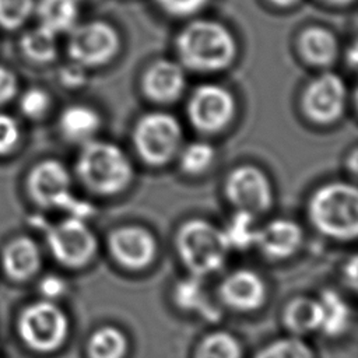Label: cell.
<instances>
[{
    "mask_svg": "<svg viewBox=\"0 0 358 358\" xmlns=\"http://www.w3.org/2000/svg\"><path fill=\"white\" fill-rule=\"evenodd\" d=\"M175 52L185 70L211 74L234 64L238 56V42L222 22L196 18L189 21L176 35Z\"/></svg>",
    "mask_w": 358,
    "mask_h": 358,
    "instance_id": "6da1fadb",
    "label": "cell"
},
{
    "mask_svg": "<svg viewBox=\"0 0 358 358\" xmlns=\"http://www.w3.org/2000/svg\"><path fill=\"white\" fill-rule=\"evenodd\" d=\"M74 172L88 192L102 197L120 194L134 178L133 164L124 150L112 141L98 138L81 144Z\"/></svg>",
    "mask_w": 358,
    "mask_h": 358,
    "instance_id": "7a4b0ae2",
    "label": "cell"
},
{
    "mask_svg": "<svg viewBox=\"0 0 358 358\" xmlns=\"http://www.w3.org/2000/svg\"><path fill=\"white\" fill-rule=\"evenodd\" d=\"M308 217L323 235L337 241H354L358 234V192L347 182L319 186L308 201Z\"/></svg>",
    "mask_w": 358,
    "mask_h": 358,
    "instance_id": "3957f363",
    "label": "cell"
},
{
    "mask_svg": "<svg viewBox=\"0 0 358 358\" xmlns=\"http://www.w3.org/2000/svg\"><path fill=\"white\" fill-rule=\"evenodd\" d=\"M175 248L183 266L196 277L218 271L231 250L224 229L203 218L187 220L178 228Z\"/></svg>",
    "mask_w": 358,
    "mask_h": 358,
    "instance_id": "277c9868",
    "label": "cell"
},
{
    "mask_svg": "<svg viewBox=\"0 0 358 358\" xmlns=\"http://www.w3.org/2000/svg\"><path fill=\"white\" fill-rule=\"evenodd\" d=\"M24 186L28 199L42 210H67L70 215L84 218L91 207L78 201L71 192V175L56 158L34 162L25 173Z\"/></svg>",
    "mask_w": 358,
    "mask_h": 358,
    "instance_id": "5b68a950",
    "label": "cell"
},
{
    "mask_svg": "<svg viewBox=\"0 0 358 358\" xmlns=\"http://www.w3.org/2000/svg\"><path fill=\"white\" fill-rule=\"evenodd\" d=\"M15 330L28 350L36 354H52L67 341L70 320L56 301L39 298L20 310Z\"/></svg>",
    "mask_w": 358,
    "mask_h": 358,
    "instance_id": "8992f818",
    "label": "cell"
},
{
    "mask_svg": "<svg viewBox=\"0 0 358 358\" xmlns=\"http://www.w3.org/2000/svg\"><path fill=\"white\" fill-rule=\"evenodd\" d=\"M131 140L143 162L150 166H164L178 157L183 145V130L172 113L151 110L137 119Z\"/></svg>",
    "mask_w": 358,
    "mask_h": 358,
    "instance_id": "52a82bcc",
    "label": "cell"
},
{
    "mask_svg": "<svg viewBox=\"0 0 358 358\" xmlns=\"http://www.w3.org/2000/svg\"><path fill=\"white\" fill-rule=\"evenodd\" d=\"M46 246L52 257L66 268H83L98 252V239L84 218L69 215L46 228Z\"/></svg>",
    "mask_w": 358,
    "mask_h": 358,
    "instance_id": "ba28073f",
    "label": "cell"
},
{
    "mask_svg": "<svg viewBox=\"0 0 358 358\" xmlns=\"http://www.w3.org/2000/svg\"><path fill=\"white\" fill-rule=\"evenodd\" d=\"M120 46V35L108 21L77 22L67 32L66 52L69 59L87 69L108 64L116 57Z\"/></svg>",
    "mask_w": 358,
    "mask_h": 358,
    "instance_id": "9c48e42d",
    "label": "cell"
},
{
    "mask_svg": "<svg viewBox=\"0 0 358 358\" xmlns=\"http://www.w3.org/2000/svg\"><path fill=\"white\" fill-rule=\"evenodd\" d=\"M236 101L232 92L214 83L197 85L187 98L186 116L199 133L217 134L234 120Z\"/></svg>",
    "mask_w": 358,
    "mask_h": 358,
    "instance_id": "30bf717a",
    "label": "cell"
},
{
    "mask_svg": "<svg viewBox=\"0 0 358 358\" xmlns=\"http://www.w3.org/2000/svg\"><path fill=\"white\" fill-rule=\"evenodd\" d=\"M348 91L341 76L323 71L313 77L301 94V109L313 123L327 126L338 122L345 112Z\"/></svg>",
    "mask_w": 358,
    "mask_h": 358,
    "instance_id": "8fae6325",
    "label": "cell"
},
{
    "mask_svg": "<svg viewBox=\"0 0 358 358\" xmlns=\"http://www.w3.org/2000/svg\"><path fill=\"white\" fill-rule=\"evenodd\" d=\"M224 194L236 210L252 215L268 211L274 201L268 176L253 164H241L228 172L224 180Z\"/></svg>",
    "mask_w": 358,
    "mask_h": 358,
    "instance_id": "7c38bea8",
    "label": "cell"
},
{
    "mask_svg": "<svg viewBox=\"0 0 358 358\" xmlns=\"http://www.w3.org/2000/svg\"><path fill=\"white\" fill-rule=\"evenodd\" d=\"M108 249L120 266L143 270L155 260L158 246L154 235L144 227L124 225L109 234Z\"/></svg>",
    "mask_w": 358,
    "mask_h": 358,
    "instance_id": "4fadbf2b",
    "label": "cell"
},
{
    "mask_svg": "<svg viewBox=\"0 0 358 358\" xmlns=\"http://www.w3.org/2000/svg\"><path fill=\"white\" fill-rule=\"evenodd\" d=\"M187 85L186 70L178 60L157 59L151 62L141 76L144 96L159 105L176 102Z\"/></svg>",
    "mask_w": 358,
    "mask_h": 358,
    "instance_id": "5bb4252c",
    "label": "cell"
},
{
    "mask_svg": "<svg viewBox=\"0 0 358 358\" xmlns=\"http://www.w3.org/2000/svg\"><path fill=\"white\" fill-rule=\"evenodd\" d=\"M42 267V248L29 235L13 236L0 250V270L13 282L21 284L34 280Z\"/></svg>",
    "mask_w": 358,
    "mask_h": 358,
    "instance_id": "9a60e30c",
    "label": "cell"
},
{
    "mask_svg": "<svg viewBox=\"0 0 358 358\" xmlns=\"http://www.w3.org/2000/svg\"><path fill=\"white\" fill-rule=\"evenodd\" d=\"M222 302L238 312H253L267 299V285L263 277L250 268H238L225 275L218 287Z\"/></svg>",
    "mask_w": 358,
    "mask_h": 358,
    "instance_id": "2e32d148",
    "label": "cell"
},
{
    "mask_svg": "<svg viewBox=\"0 0 358 358\" xmlns=\"http://www.w3.org/2000/svg\"><path fill=\"white\" fill-rule=\"evenodd\" d=\"M303 231L301 225L288 218H274L257 228L255 245L270 259H288L302 246Z\"/></svg>",
    "mask_w": 358,
    "mask_h": 358,
    "instance_id": "e0dca14e",
    "label": "cell"
},
{
    "mask_svg": "<svg viewBox=\"0 0 358 358\" xmlns=\"http://www.w3.org/2000/svg\"><path fill=\"white\" fill-rule=\"evenodd\" d=\"M101 124L99 112L85 103L67 105L57 117L59 133L70 143L84 144L95 138Z\"/></svg>",
    "mask_w": 358,
    "mask_h": 358,
    "instance_id": "ac0fdd59",
    "label": "cell"
},
{
    "mask_svg": "<svg viewBox=\"0 0 358 358\" xmlns=\"http://www.w3.org/2000/svg\"><path fill=\"white\" fill-rule=\"evenodd\" d=\"M298 52L303 62L315 67H329L338 56V39L324 27H308L298 36Z\"/></svg>",
    "mask_w": 358,
    "mask_h": 358,
    "instance_id": "d6986e66",
    "label": "cell"
},
{
    "mask_svg": "<svg viewBox=\"0 0 358 358\" xmlns=\"http://www.w3.org/2000/svg\"><path fill=\"white\" fill-rule=\"evenodd\" d=\"M57 36L59 35L42 27L41 24L22 28V32L18 38L20 55L31 64H50L59 55Z\"/></svg>",
    "mask_w": 358,
    "mask_h": 358,
    "instance_id": "ffe728a7",
    "label": "cell"
},
{
    "mask_svg": "<svg viewBox=\"0 0 358 358\" xmlns=\"http://www.w3.org/2000/svg\"><path fill=\"white\" fill-rule=\"evenodd\" d=\"M78 0H35L38 24L56 35L67 34L78 22Z\"/></svg>",
    "mask_w": 358,
    "mask_h": 358,
    "instance_id": "44dd1931",
    "label": "cell"
},
{
    "mask_svg": "<svg viewBox=\"0 0 358 358\" xmlns=\"http://www.w3.org/2000/svg\"><path fill=\"white\" fill-rule=\"evenodd\" d=\"M320 303L317 298L296 296L284 308L282 320L292 336H306L319 331L320 327Z\"/></svg>",
    "mask_w": 358,
    "mask_h": 358,
    "instance_id": "7402d4cb",
    "label": "cell"
},
{
    "mask_svg": "<svg viewBox=\"0 0 358 358\" xmlns=\"http://www.w3.org/2000/svg\"><path fill=\"white\" fill-rule=\"evenodd\" d=\"M317 299L322 313L319 331L327 337L343 336L352 322V312L348 302L331 289L323 291Z\"/></svg>",
    "mask_w": 358,
    "mask_h": 358,
    "instance_id": "603a6c76",
    "label": "cell"
},
{
    "mask_svg": "<svg viewBox=\"0 0 358 358\" xmlns=\"http://www.w3.org/2000/svg\"><path fill=\"white\" fill-rule=\"evenodd\" d=\"M129 350L126 334L115 326L96 329L87 341L88 358H124Z\"/></svg>",
    "mask_w": 358,
    "mask_h": 358,
    "instance_id": "cb8c5ba5",
    "label": "cell"
},
{
    "mask_svg": "<svg viewBox=\"0 0 358 358\" xmlns=\"http://www.w3.org/2000/svg\"><path fill=\"white\" fill-rule=\"evenodd\" d=\"M199 278L200 277L192 275L190 278L180 281L173 291L175 301L185 310L199 312L204 317L214 319L217 317L218 312L210 302L207 291L204 289Z\"/></svg>",
    "mask_w": 358,
    "mask_h": 358,
    "instance_id": "d4e9b609",
    "label": "cell"
},
{
    "mask_svg": "<svg viewBox=\"0 0 358 358\" xmlns=\"http://www.w3.org/2000/svg\"><path fill=\"white\" fill-rule=\"evenodd\" d=\"M241 341L229 331L215 330L206 334L197 348L194 358H242Z\"/></svg>",
    "mask_w": 358,
    "mask_h": 358,
    "instance_id": "484cf974",
    "label": "cell"
},
{
    "mask_svg": "<svg viewBox=\"0 0 358 358\" xmlns=\"http://www.w3.org/2000/svg\"><path fill=\"white\" fill-rule=\"evenodd\" d=\"M215 148L207 141H192L182 145L178 152L180 169L190 176H199L207 172L215 161Z\"/></svg>",
    "mask_w": 358,
    "mask_h": 358,
    "instance_id": "4316f807",
    "label": "cell"
},
{
    "mask_svg": "<svg viewBox=\"0 0 358 358\" xmlns=\"http://www.w3.org/2000/svg\"><path fill=\"white\" fill-rule=\"evenodd\" d=\"M253 358H315V352L302 337L291 334L270 341Z\"/></svg>",
    "mask_w": 358,
    "mask_h": 358,
    "instance_id": "83f0119b",
    "label": "cell"
},
{
    "mask_svg": "<svg viewBox=\"0 0 358 358\" xmlns=\"http://www.w3.org/2000/svg\"><path fill=\"white\" fill-rule=\"evenodd\" d=\"M15 101L20 113L28 120L43 119L50 112L53 103L50 92L39 85H31L21 90Z\"/></svg>",
    "mask_w": 358,
    "mask_h": 358,
    "instance_id": "f1b7e54d",
    "label": "cell"
},
{
    "mask_svg": "<svg viewBox=\"0 0 358 358\" xmlns=\"http://www.w3.org/2000/svg\"><path fill=\"white\" fill-rule=\"evenodd\" d=\"M34 11L35 0H0V29L13 32L25 28Z\"/></svg>",
    "mask_w": 358,
    "mask_h": 358,
    "instance_id": "f546056e",
    "label": "cell"
},
{
    "mask_svg": "<svg viewBox=\"0 0 358 358\" xmlns=\"http://www.w3.org/2000/svg\"><path fill=\"white\" fill-rule=\"evenodd\" d=\"M256 232L257 228L255 227V215L239 210H236L227 228H224V234L231 249H245L255 245Z\"/></svg>",
    "mask_w": 358,
    "mask_h": 358,
    "instance_id": "4dcf8cb0",
    "label": "cell"
},
{
    "mask_svg": "<svg viewBox=\"0 0 358 358\" xmlns=\"http://www.w3.org/2000/svg\"><path fill=\"white\" fill-rule=\"evenodd\" d=\"M22 143L20 120L8 112L0 110V158L11 157Z\"/></svg>",
    "mask_w": 358,
    "mask_h": 358,
    "instance_id": "1f68e13d",
    "label": "cell"
},
{
    "mask_svg": "<svg viewBox=\"0 0 358 358\" xmlns=\"http://www.w3.org/2000/svg\"><path fill=\"white\" fill-rule=\"evenodd\" d=\"M157 6L172 17L189 18L199 14L210 0H154Z\"/></svg>",
    "mask_w": 358,
    "mask_h": 358,
    "instance_id": "d6a6232c",
    "label": "cell"
},
{
    "mask_svg": "<svg viewBox=\"0 0 358 358\" xmlns=\"http://www.w3.org/2000/svg\"><path fill=\"white\" fill-rule=\"evenodd\" d=\"M21 91V83L17 71L0 63V109L14 102Z\"/></svg>",
    "mask_w": 358,
    "mask_h": 358,
    "instance_id": "836d02e7",
    "label": "cell"
},
{
    "mask_svg": "<svg viewBox=\"0 0 358 358\" xmlns=\"http://www.w3.org/2000/svg\"><path fill=\"white\" fill-rule=\"evenodd\" d=\"M87 71V67L69 60V63L60 66L57 71V80L62 87L67 90H80L88 83Z\"/></svg>",
    "mask_w": 358,
    "mask_h": 358,
    "instance_id": "e575fe53",
    "label": "cell"
},
{
    "mask_svg": "<svg viewBox=\"0 0 358 358\" xmlns=\"http://www.w3.org/2000/svg\"><path fill=\"white\" fill-rule=\"evenodd\" d=\"M38 289H39L41 298L49 299V301H56L64 292L66 285L60 277L49 274V275H45L41 278Z\"/></svg>",
    "mask_w": 358,
    "mask_h": 358,
    "instance_id": "d590c367",
    "label": "cell"
},
{
    "mask_svg": "<svg viewBox=\"0 0 358 358\" xmlns=\"http://www.w3.org/2000/svg\"><path fill=\"white\" fill-rule=\"evenodd\" d=\"M345 60H347V64L352 69L357 67V63H358V49H357V43L352 42L351 46L347 49V55H345Z\"/></svg>",
    "mask_w": 358,
    "mask_h": 358,
    "instance_id": "8d00e7d4",
    "label": "cell"
},
{
    "mask_svg": "<svg viewBox=\"0 0 358 358\" xmlns=\"http://www.w3.org/2000/svg\"><path fill=\"white\" fill-rule=\"evenodd\" d=\"M273 6L280 7V8H289L294 7L295 4H298L301 0H268Z\"/></svg>",
    "mask_w": 358,
    "mask_h": 358,
    "instance_id": "74e56055",
    "label": "cell"
},
{
    "mask_svg": "<svg viewBox=\"0 0 358 358\" xmlns=\"http://www.w3.org/2000/svg\"><path fill=\"white\" fill-rule=\"evenodd\" d=\"M357 155H358V152H357V150L354 148V150L351 151V154H350L348 159H347V165L351 168V172H352V173H355V172H357V164H358Z\"/></svg>",
    "mask_w": 358,
    "mask_h": 358,
    "instance_id": "f35d334b",
    "label": "cell"
},
{
    "mask_svg": "<svg viewBox=\"0 0 358 358\" xmlns=\"http://www.w3.org/2000/svg\"><path fill=\"white\" fill-rule=\"evenodd\" d=\"M329 4H333V6H348L351 3H354L355 0H323Z\"/></svg>",
    "mask_w": 358,
    "mask_h": 358,
    "instance_id": "ab89813d",
    "label": "cell"
},
{
    "mask_svg": "<svg viewBox=\"0 0 358 358\" xmlns=\"http://www.w3.org/2000/svg\"><path fill=\"white\" fill-rule=\"evenodd\" d=\"M78 1H96V0H78Z\"/></svg>",
    "mask_w": 358,
    "mask_h": 358,
    "instance_id": "60d3db41",
    "label": "cell"
}]
</instances>
